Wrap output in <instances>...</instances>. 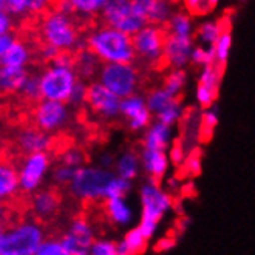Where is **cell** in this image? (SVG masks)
Here are the masks:
<instances>
[{"label":"cell","mask_w":255,"mask_h":255,"mask_svg":"<svg viewBox=\"0 0 255 255\" xmlns=\"http://www.w3.org/2000/svg\"><path fill=\"white\" fill-rule=\"evenodd\" d=\"M39 36L42 45L50 47L61 54H68L74 50H84L73 16L62 12L59 8L50 9L42 16L39 22Z\"/></svg>","instance_id":"6da1fadb"},{"label":"cell","mask_w":255,"mask_h":255,"mask_svg":"<svg viewBox=\"0 0 255 255\" xmlns=\"http://www.w3.org/2000/svg\"><path fill=\"white\" fill-rule=\"evenodd\" d=\"M85 48L92 51L102 65L131 64L136 59L133 48V37L106 25L95 28L87 36Z\"/></svg>","instance_id":"7a4b0ae2"},{"label":"cell","mask_w":255,"mask_h":255,"mask_svg":"<svg viewBox=\"0 0 255 255\" xmlns=\"http://www.w3.org/2000/svg\"><path fill=\"white\" fill-rule=\"evenodd\" d=\"M79 82L78 73L74 70V57L70 54H59L39 73L40 99L65 102Z\"/></svg>","instance_id":"3957f363"},{"label":"cell","mask_w":255,"mask_h":255,"mask_svg":"<svg viewBox=\"0 0 255 255\" xmlns=\"http://www.w3.org/2000/svg\"><path fill=\"white\" fill-rule=\"evenodd\" d=\"M45 232L36 220H17L0 234V255H36Z\"/></svg>","instance_id":"277c9868"},{"label":"cell","mask_w":255,"mask_h":255,"mask_svg":"<svg viewBox=\"0 0 255 255\" xmlns=\"http://www.w3.org/2000/svg\"><path fill=\"white\" fill-rule=\"evenodd\" d=\"M115 178L116 173L113 170L101 166H84L71 179L68 190L81 201H107Z\"/></svg>","instance_id":"5b68a950"},{"label":"cell","mask_w":255,"mask_h":255,"mask_svg":"<svg viewBox=\"0 0 255 255\" xmlns=\"http://www.w3.org/2000/svg\"><path fill=\"white\" fill-rule=\"evenodd\" d=\"M101 16L106 26L118 29L130 37L136 36L148 25L134 5V0H107Z\"/></svg>","instance_id":"8992f818"},{"label":"cell","mask_w":255,"mask_h":255,"mask_svg":"<svg viewBox=\"0 0 255 255\" xmlns=\"http://www.w3.org/2000/svg\"><path fill=\"white\" fill-rule=\"evenodd\" d=\"M98 82H101L123 101L128 96L136 95L139 74L136 67H133L131 64H106L99 71Z\"/></svg>","instance_id":"52a82bcc"},{"label":"cell","mask_w":255,"mask_h":255,"mask_svg":"<svg viewBox=\"0 0 255 255\" xmlns=\"http://www.w3.org/2000/svg\"><path fill=\"white\" fill-rule=\"evenodd\" d=\"M53 170V162L48 153H31L25 155L19 166V186L25 193H36L43 186L45 179Z\"/></svg>","instance_id":"ba28073f"},{"label":"cell","mask_w":255,"mask_h":255,"mask_svg":"<svg viewBox=\"0 0 255 255\" xmlns=\"http://www.w3.org/2000/svg\"><path fill=\"white\" fill-rule=\"evenodd\" d=\"M139 201H141V220L153 221V223H159L173 206V200L169 195V192L164 190L158 184V181H153V179H148L147 183L141 186Z\"/></svg>","instance_id":"9c48e42d"},{"label":"cell","mask_w":255,"mask_h":255,"mask_svg":"<svg viewBox=\"0 0 255 255\" xmlns=\"http://www.w3.org/2000/svg\"><path fill=\"white\" fill-rule=\"evenodd\" d=\"M71 118L68 104L40 99L33 109V123L39 130L53 134L64 130Z\"/></svg>","instance_id":"30bf717a"},{"label":"cell","mask_w":255,"mask_h":255,"mask_svg":"<svg viewBox=\"0 0 255 255\" xmlns=\"http://www.w3.org/2000/svg\"><path fill=\"white\" fill-rule=\"evenodd\" d=\"M166 37H167V34L162 29V26L147 25L136 36H133L134 54L145 64L161 62L162 54H164Z\"/></svg>","instance_id":"8fae6325"},{"label":"cell","mask_w":255,"mask_h":255,"mask_svg":"<svg viewBox=\"0 0 255 255\" xmlns=\"http://www.w3.org/2000/svg\"><path fill=\"white\" fill-rule=\"evenodd\" d=\"M85 106L102 121H113L118 116H121V99L98 81L88 84Z\"/></svg>","instance_id":"7c38bea8"},{"label":"cell","mask_w":255,"mask_h":255,"mask_svg":"<svg viewBox=\"0 0 255 255\" xmlns=\"http://www.w3.org/2000/svg\"><path fill=\"white\" fill-rule=\"evenodd\" d=\"M61 242L70 255H90V249L96 242L92 223L84 217L71 220L65 234L61 237Z\"/></svg>","instance_id":"4fadbf2b"},{"label":"cell","mask_w":255,"mask_h":255,"mask_svg":"<svg viewBox=\"0 0 255 255\" xmlns=\"http://www.w3.org/2000/svg\"><path fill=\"white\" fill-rule=\"evenodd\" d=\"M121 116L126 118L128 128L133 131L147 130L153 118L147 109L145 98L138 93L121 101Z\"/></svg>","instance_id":"5bb4252c"},{"label":"cell","mask_w":255,"mask_h":255,"mask_svg":"<svg viewBox=\"0 0 255 255\" xmlns=\"http://www.w3.org/2000/svg\"><path fill=\"white\" fill-rule=\"evenodd\" d=\"M193 48V39L167 34L166 43H164L162 61L173 70H184L190 64V56Z\"/></svg>","instance_id":"9a60e30c"},{"label":"cell","mask_w":255,"mask_h":255,"mask_svg":"<svg viewBox=\"0 0 255 255\" xmlns=\"http://www.w3.org/2000/svg\"><path fill=\"white\" fill-rule=\"evenodd\" d=\"M16 145L25 155L31 153H48L53 145L51 134L39 130L37 127H25L16 136Z\"/></svg>","instance_id":"2e32d148"},{"label":"cell","mask_w":255,"mask_h":255,"mask_svg":"<svg viewBox=\"0 0 255 255\" xmlns=\"http://www.w3.org/2000/svg\"><path fill=\"white\" fill-rule=\"evenodd\" d=\"M29 209H31V214L34 215V218L40 221L51 220L59 211L57 193L50 189H40L31 197Z\"/></svg>","instance_id":"e0dca14e"},{"label":"cell","mask_w":255,"mask_h":255,"mask_svg":"<svg viewBox=\"0 0 255 255\" xmlns=\"http://www.w3.org/2000/svg\"><path fill=\"white\" fill-rule=\"evenodd\" d=\"M139 159H141V169L145 172L148 179H153V181H158V179H161L166 175L170 166L169 155L166 152H162V150L144 148L139 155Z\"/></svg>","instance_id":"ac0fdd59"},{"label":"cell","mask_w":255,"mask_h":255,"mask_svg":"<svg viewBox=\"0 0 255 255\" xmlns=\"http://www.w3.org/2000/svg\"><path fill=\"white\" fill-rule=\"evenodd\" d=\"M173 141V127H169L166 124H161L158 121L150 124V127L144 133V148L148 150H162L166 152V148L172 145Z\"/></svg>","instance_id":"d6986e66"},{"label":"cell","mask_w":255,"mask_h":255,"mask_svg":"<svg viewBox=\"0 0 255 255\" xmlns=\"http://www.w3.org/2000/svg\"><path fill=\"white\" fill-rule=\"evenodd\" d=\"M141 5L144 11V17L148 25H167L175 14L173 5L170 2H164V0H141Z\"/></svg>","instance_id":"ffe728a7"},{"label":"cell","mask_w":255,"mask_h":255,"mask_svg":"<svg viewBox=\"0 0 255 255\" xmlns=\"http://www.w3.org/2000/svg\"><path fill=\"white\" fill-rule=\"evenodd\" d=\"M102 68V64L99 59L90 51L88 48L79 50L74 56V70L78 73V78L82 82L92 81L99 76V71Z\"/></svg>","instance_id":"44dd1931"},{"label":"cell","mask_w":255,"mask_h":255,"mask_svg":"<svg viewBox=\"0 0 255 255\" xmlns=\"http://www.w3.org/2000/svg\"><path fill=\"white\" fill-rule=\"evenodd\" d=\"M19 190L17 167L8 161H0V203L12 200Z\"/></svg>","instance_id":"7402d4cb"},{"label":"cell","mask_w":255,"mask_h":255,"mask_svg":"<svg viewBox=\"0 0 255 255\" xmlns=\"http://www.w3.org/2000/svg\"><path fill=\"white\" fill-rule=\"evenodd\" d=\"M28 76H29L28 70L0 67V93H3V95L19 93L20 95Z\"/></svg>","instance_id":"603a6c76"},{"label":"cell","mask_w":255,"mask_h":255,"mask_svg":"<svg viewBox=\"0 0 255 255\" xmlns=\"http://www.w3.org/2000/svg\"><path fill=\"white\" fill-rule=\"evenodd\" d=\"M33 59V51L31 47L22 39L17 37L16 43L12 45L11 50L6 53V56L0 61L2 67H9V68H22L26 70L28 64Z\"/></svg>","instance_id":"cb8c5ba5"},{"label":"cell","mask_w":255,"mask_h":255,"mask_svg":"<svg viewBox=\"0 0 255 255\" xmlns=\"http://www.w3.org/2000/svg\"><path fill=\"white\" fill-rule=\"evenodd\" d=\"M104 207H106V214H107L109 220L115 224V226H121V228L128 226V224L133 221L134 212L126 198L107 200Z\"/></svg>","instance_id":"d4e9b609"},{"label":"cell","mask_w":255,"mask_h":255,"mask_svg":"<svg viewBox=\"0 0 255 255\" xmlns=\"http://www.w3.org/2000/svg\"><path fill=\"white\" fill-rule=\"evenodd\" d=\"M48 3L45 0H3V8L11 17L37 16L47 9Z\"/></svg>","instance_id":"484cf974"},{"label":"cell","mask_w":255,"mask_h":255,"mask_svg":"<svg viewBox=\"0 0 255 255\" xmlns=\"http://www.w3.org/2000/svg\"><path fill=\"white\" fill-rule=\"evenodd\" d=\"M116 176L123 178V179H127V181H133L134 178H136L141 172V159H139V155H136L131 150L128 152H124L121 153L116 161H115V167H113Z\"/></svg>","instance_id":"4316f807"},{"label":"cell","mask_w":255,"mask_h":255,"mask_svg":"<svg viewBox=\"0 0 255 255\" xmlns=\"http://www.w3.org/2000/svg\"><path fill=\"white\" fill-rule=\"evenodd\" d=\"M229 26L223 20H206L197 29V40L201 47L212 48L217 40L221 37L224 31H228Z\"/></svg>","instance_id":"83f0119b"},{"label":"cell","mask_w":255,"mask_h":255,"mask_svg":"<svg viewBox=\"0 0 255 255\" xmlns=\"http://www.w3.org/2000/svg\"><path fill=\"white\" fill-rule=\"evenodd\" d=\"M148 240L138 231V228L130 229L121 242L116 243L118 255H138L147 246Z\"/></svg>","instance_id":"f1b7e54d"},{"label":"cell","mask_w":255,"mask_h":255,"mask_svg":"<svg viewBox=\"0 0 255 255\" xmlns=\"http://www.w3.org/2000/svg\"><path fill=\"white\" fill-rule=\"evenodd\" d=\"M167 34L176 37H189L193 36V20L192 16L186 11H175L172 19L167 23Z\"/></svg>","instance_id":"f546056e"},{"label":"cell","mask_w":255,"mask_h":255,"mask_svg":"<svg viewBox=\"0 0 255 255\" xmlns=\"http://www.w3.org/2000/svg\"><path fill=\"white\" fill-rule=\"evenodd\" d=\"M187 85V73L186 70H172L166 79H164L162 90L172 98L178 99V96L184 92V88Z\"/></svg>","instance_id":"4dcf8cb0"},{"label":"cell","mask_w":255,"mask_h":255,"mask_svg":"<svg viewBox=\"0 0 255 255\" xmlns=\"http://www.w3.org/2000/svg\"><path fill=\"white\" fill-rule=\"evenodd\" d=\"M172 101H175V98H172L170 95H167L166 92H164L162 87L152 90V92L145 96L147 109L150 113H152V116H156L158 113H161Z\"/></svg>","instance_id":"1f68e13d"},{"label":"cell","mask_w":255,"mask_h":255,"mask_svg":"<svg viewBox=\"0 0 255 255\" xmlns=\"http://www.w3.org/2000/svg\"><path fill=\"white\" fill-rule=\"evenodd\" d=\"M107 0H71L73 14L81 17H92L95 14H101Z\"/></svg>","instance_id":"d6a6232c"},{"label":"cell","mask_w":255,"mask_h":255,"mask_svg":"<svg viewBox=\"0 0 255 255\" xmlns=\"http://www.w3.org/2000/svg\"><path fill=\"white\" fill-rule=\"evenodd\" d=\"M218 118H220V115L215 107L207 109L200 115V136H201V139L207 141L212 138V134L220 121Z\"/></svg>","instance_id":"836d02e7"},{"label":"cell","mask_w":255,"mask_h":255,"mask_svg":"<svg viewBox=\"0 0 255 255\" xmlns=\"http://www.w3.org/2000/svg\"><path fill=\"white\" fill-rule=\"evenodd\" d=\"M232 34L231 29L224 31L221 34V37L217 40V43L212 47L214 54H215V64L220 67H224V64L228 62V59L231 56V50H232Z\"/></svg>","instance_id":"e575fe53"},{"label":"cell","mask_w":255,"mask_h":255,"mask_svg":"<svg viewBox=\"0 0 255 255\" xmlns=\"http://www.w3.org/2000/svg\"><path fill=\"white\" fill-rule=\"evenodd\" d=\"M155 118H156L158 123L166 124L169 127L176 126L179 121H181V118H183V106H181V102H179L178 99L172 101L169 106L164 109L161 113H158Z\"/></svg>","instance_id":"d590c367"},{"label":"cell","mask_w":255,"mask_h":255,"mask_svg":"<svg viewBox=\"0 0 255 255\" xmlns=\"http://www.w3.org/2000/svg\"><path fill=\"white\" fill-rule=\"evenodd\" d=\"M84 152L78 147H67L64 152L59 155L57 162L62 164V166H67L73 170H79L81 167H84Z\"/></svg>","instance_id":"8d00e7d4"},{"label":"cell","mask_w":255,"mask_h":255,"mask_svg":"<svg viewBox=\"0 0 255 255\" xmlns=\"http://www.w3.org/2000/svg\"><path fill=\"white\" fill-rule=\"evenodd\" d=\"M221 76H223V67L220 65H211L200 70L198 74V84L206 85L209 88L214 90H220V84H221Z\"/></svg>","instance_id":"74e56055"},{"label":"cell","mask_w":255,"mask_h":255,"mask_svg":"<svg viewBox=\"0 0 255 255\" xmlns=\"http://www.w3.org/2000/svg\"><path fill=\"white\" fill-rule=\"evenodd\" d=\"M190 64H193L195 67H200V68H206V67L215 65L214 50L212 48L201 47V45H197V47H195L193 51H192Z\"/></svg>","instance_id":"f35d334b"},{"label":"cell","mask_w":255,"mask_h":255,"mask_svg":"<svg viewBox=\"0 0 255 255\" xmlns=\"http://www.w3.org/2000/svg\"><path fill=\"white\" fill-rule=\"evenodd\" d=\"M217 96H218V90H214V88H209L206 85L197 84V88H195V99H197L198 106L203 107L204 110L214 107Z\"/></svg>","instance_id":"ab89813d"},{"label":"cell","mask_w":255,"mask_h":255,"mask_svg":"<svg viewBox=\"0 0 255 255\" xmlns=\"http://www.w3.org/2000/svg\"><path fill=\"white\" fill-rule=\"evenodd\" d=\"M217 2L214 0H187L184 2L186 12L190 16H206V14L212 12Z\"/></svg>","instance_id":"60d3db41"},{"label":"cell","mask_w":255,"mask_h":255,"mask_svg":"<svg viewBox=\"0 0 255 255\" xmlns=\"http://www.w3.org/2000/svg\"><path fill=\"white\" fill-rule=\"evenodd\" d=\"M36 255H70V252L62 245L61 238H45Z\"/></svg>","instance_id":"b9f144b4"},{"label":"cell","mask_w":255,"mask_h":255,"mask_svg":"<svg viewBox=\"0 0 255 255\" xmlns=\"http://www.w3.org/2000/svg\"><path fill=\"white\" fill-rule=\"evenodd\" d=\"M20 95L28 101H37L40 98V85H39V74L29 73L26 82L23 84V88Z\"/></svg>","instance_id":"7bdbcfd3"},{"label":"cell","mask_w":255,"mask_h":255,"mask_svg":"<svg viewBox=\"0 0 255 255\" xmlns=\"http://www.w3.org/2000/svg\"><path fill=\"white\" fill-rule=\"evenodd\" d=\"M76 172L78 170H73L67 166H62V164L56 162V166L51 170V178L56 184H61V186L67 184L68 186L71 183V179L74 178V175H76Z\"/></svg>","instance_id":"ee69618b"},{"label":"cell","mask_w":255,"mask_h":255,"mask_svg":"<svg viewBox=\"0 0 255 255\" xmlns=\"http://www.w3.org/2000/svg\"><path fill=\"white\" fill-rule=\"evenodd\" d=\"M87 92H88V85L79 81L73 90V93L68 99V104L73 107H82L84 104H87Z\"/></svg>","instance_id":"f6af8a7d"},{"label":"cell","mask_w":255,"mask_h":255,"mask_svg":"<svg viewBox=\"0 0 255 255\" xmlns=\"http://www.w3.org/2000/svg\"><path fill=\"white\" fill-rule=\"evenodd\" d=\"M90 255H118L116 243L110 242V240H96L93 243L92 249H90Z\"/></svg>","instance_id":"bcb514c9"},{"label":"cell","mask_w":255,"mask_h":255,"mask_svg":"<svg viewBox=\"0 0 255 255\" xmlns=\"http://www.w3.org/2000/svg\"><path fill=\"white\" fill-rule=\"evenodd\" d=\"M187 158L186 145L183 142H173L169 148V159L175 166H183Z\"/></svg>","instance_id":"7dc6e473"},{"label":"cell","mask_w":255,"mask_h":255,"mask_svg":"<svg viewBox=\"0 0 255 255\" xmlns=\"http://www.w3.org/2000/svg\"><path fill=\"white\" fill-rule=\"evenodd\" d=\"M201 155L200 152H197V150H192V152L187 155L186 158V162H184V167L187 170L189 175H198L201 172Z\"/></svg>","instance_id":"c3c4849f"},{"label":"cell","mask_w":255,"mask_h":255,"mask_svg":"<svg viewBox=\"0 0 255 255\" xmlns=\"http://www.w3.org/2000/svg\"><path fill=\"white\" fill-rule=\"evenodd\" d=\"M12 25L14 20L9 16V12L3 8V0H0V36L11 33Z\"/></svg>","instance_id":"681fc988"},{"label":"cell","mask_w":255,"mask_h":255,"mask_svg":"<svg viewBox=\"0 0 255 255\" xmlns=\"http://www.w3.org/2000/svg\"><path fill=\"white\" fill-rule=\"evenodd\" d=\"M158 226H159V223H153V221H147V220H139V224H138V231L147 238L150 240L158 231Z\"/></svg>","instance_id":"f907efd6"},{"label":"cell","mask_w":255,"mask_h":255,"mask_svg":"<svg viewBox=\"0 0 255 255\" xmlns=\"http://www.w3.org/2000/svg\"><path fill=\"white\" fill-rule=\"evenodd\" d=\"M17 40V36H14L12 33H8V34H2L0 36V61L6 56V53L11 50V47Z\"/></svg>","instance_id":"816d5d0a"},{"label":"cell","mask_w":255,"mask_h":255,"mask_svg":"<svg viewBox=\"0 0 255 255\" xmlns=\"http://www.w3.org/2000/svg\"><path fill=\"white\" fill-rule=\"evenodd\" d=\"M173 246H175V240L170 238V237H164V238H161L159 242L156 243L155 251H158V252H167V251H170Z\"/></svg>","instance_id":"f5cc1de1"},{"label":"cell","mask_w":255,"mask_h":255,"mask_svg":"<svg viewBox=\"0 0 255 255\" xmlns=\"http://www.w3.org/2000/svg\"><path fill=\"white\" fill-rule=\"evenodd\" d=\"M115 161L116 159H113V156L112 155H109V153H104L102 156H101V161H99V166L101 167H104V169H112V167H115Z\"/></svg>","instance_id":"db71d44e"},{"label":"cell","mask_w":255,"mask_h":255,"mask_svg":"<svg viewBox=\"0 0 255 255\" xmlns=\"http://www.w3.org/2000/svg\"><path fill=\"white\" fill-rule=\"evenodd\" d=\"M5 228H6V209L0 203V234L3 232Z\"/></svg>","instance_id":"11a10c76"},{"label":"cell","mask_w":255,"mask_h":255,"mask_svg":"<svg viewBox=\"0 0 255 255\" xmlns=\"http://www.w3.org/2000/svg\"><path fill=\"white\" fill-rule=\"evenodd\" d=\"M0 67H2V65H0Z\"/></svg>","instance_id":"9f6ffc18"}]
</instances>
